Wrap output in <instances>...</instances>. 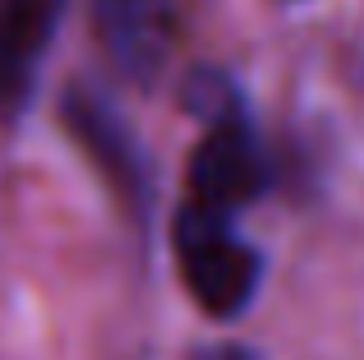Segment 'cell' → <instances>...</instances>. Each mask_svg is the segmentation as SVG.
<instances>
[{"instance_id": "cell-1", "label": "cell", "mask_w": 364, "mask_h": 360, "mask_svg": "<svg viewBox=\"0 0 364 360\" xmlns=\"http://www.w3.org/2000/svg\"><path fill=\"white\" fill-rule=\"evenodd\" d=\"M176 263L185 291L217 319H235L258 296L263 259L240 235L235 213L189 198L176 213Z\"/></svg>"}, {"instance_id": "cell-2", "label": "cell", "mask_w": 364, "mask_h": 360, "mask_svg": "<svg viewBox=\"0 0 364 360\" xmlns=\"http://www.w3.org/2000/svg\"><path fill=\"white\" fill-rule=\"evenodd\" d=\"M267 180H272V166H267V153L254 139L245 111H226V116L208 120V134L198 139L194 157H189V189L198 203L235 213L263 194Z\"/></svg>"}, {"instance_id": "cell-3", "label": "cell", "mask_w": 364, "mask_h": 360, "mask_svg": "<svg viewBox=\"0 0 364 360\" xmlns=\"http://www.w3.org/2000/svg\"><path fill=\"white\" fill-rule=\"evenodd\" d=\"M65 125L79 139L83 153L97 162V171L111 180V189L124 198V208L148 213L152 171H148V157H143V144L134 139V129L124 125L120 111L92 88H74L65 97Z\"/></svg>"}, {"instance_id": "cell-4", "label": "cell", "mask_w": 364, "mask_h": 360, "mask_svg": "<svg viewBox=\"0 0 364 360\" xmlns=\"http://www.w3.org/2000/svg\"><path fill=\"white\" fill-rule=\"evenodd\" d=\"M92 23L120 79L148 88L176 37V0H92Z\"/></svg>"}, {"instance_id": "cell-5", "label": "cell", "mask_w": 364, "mask_h": 360, "mask_svg": "<svg viewBox=\"0 0 364 360\" xmlns=\"http://www.w3.org/2000/svg\"><path fill=\"white\" fill-rule=\"evenodd\" d=\"M60 14L65 0H0V120H18L33 107Z\"/></svg>"}, {"instance_id": "cell-6", "label": "cell", "mask_w": 364, "mask_h": 360, "mask_svg": "<svg viewBox=\"0 0 364 360\" xmlns=\"http://www.w3.org/2000/svg\"><path fill=\"white\" fill-rule=\"evenodd\" d=\"M189 360H263L254 346H240V342H217V346H198Z\"/></svg>"}]
</instances>
